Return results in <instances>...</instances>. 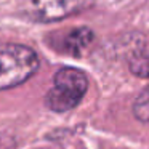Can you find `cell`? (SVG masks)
<instances>
[{
	"instance_id": "obj_6",
	"label": "cell",
	"mask_w": 149,
	"mask_h": 149,
	"mask_svg": "<svg viewBox=\"0 0 149 149\" xmlns=\"http://www.w3.org/2000/svg\"><path fill=\"white\" fill-rule=\"evenodd\" d=\"M133 116L139 122L149 123V87H146L133 103Z\"/></svg>"
},
{
	"instance_id": "obj_2",
	"label": "cell",
	"mask_w": 149,
	"mask_h": 149,
	"mask_svg": "<svg viewBox=\"0 0 149 149\" xmlns=\"http://www.w3.org/2000/svg\"><path fill=\"white\" fill-rule=\"evenodd\" d=\"M88 90L85 72L75 68H61L55 74L53 87L45 96V104L50 111L68 112L74 109Z\"/></svg>"
},
{
	"instance_id": "obj_4",
	"label": "cell",
	"mask_w": 149,
	"mask_h": 149,
	"mask_svg": "<svg viewBox=\"0 0 149 149\" xmlns=\"http://www.w3.org/2000/svg\"><path fill=\"white\" fill-rule=\"evenodd\" d=\"M95 34L90 27H74L69 31H63V32H56L53 36V43L52 47L58 50L59 53L71 56H80L88 50V47L93 43Z\"/></svg>"
},
{
	"instance_id": "obj_3",
	"label": "cell",
	"mask_w": 149,
	"mask_h": 149,
	"mask_svg": "<svg viewBox=\"0 0 149 149\" xmlns=\"http://www.w3.org/2000/svg\"><path fill=\"white\" fill-rule=\"evenodd\" d=\"M95 0H26L24 15L36 23H56L91 8Z\"/></svg>"
},
{
	"instance_id": "obj_1",
	"label": "cell",
	"mask_w": 149,
	"mask_h": 149,
	"mask_svg": "<svg viewBox=\"0 0 149 149\" xmlns=\"http://www.w3.org/2000/svg\"><path fill=\"white\" fill-rule=\"evenodd\" d=\"M39 66V56L31 47L0 43V90L24 84L37 72Z\"/></svg>"
},
{
	"instance_id": "obj_5",
	"label": "cell",
	"mask_w": 149,
	"mask_h": 149,
	"mask_svg": "<svg viewBox=\"0 0 149 149\" xmlns=\"http://www.w3.org/2000/svg\"><path fill=\"white\" fill-rule=\"evenodd\" d=\"M128 68L133 75L149 80V43H144V45L138 47L130 55Z\"/></svg>"
}]
</instances>
